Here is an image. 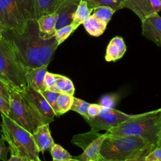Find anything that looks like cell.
Listing matches in <instances>:
<instances>
[{
    "instance_id": "d4e9b609",
    "label": "cell",
    "mask_w": 161,
    "mask_h": 161,
    "mask_svg": "<svg viewBox=\"0 0 161 161\" xmlns=\"http://www.w3.org/2000/svg\"><path fill=\"white\" fill-rule=\"evenodd\" d=\"M53 161H62L72 158L70 154L60 145L55 143L50 151Z\"/></svg>"
},
{
    "instance_id": "30bf717a",
    "label": "cell",
    "mask_w": 161,
    "mask_h": 161,
    "mask_svg": "<svg viewBox=\"0 0 161 161\" xmlns=\"http://www.w3.org/2000/svg\"><path fill=\"white\" fill-rule=\"evenodd\" d=\"M123 6L134 12L142 22L148 17L161 11V1L125 0Z\"/></svg>"
},
{
    "instance_id": "8d00e7d4",
    "label": "cell",
    "mask_w": 161,
    "mask_h": 161,
    "mask_svg": "<svg viewBox=\"0 0 161 161\" xmlns=\"http://www.w3.org/2000/svg\"><path fill=\"white\" fill-rule=\"evenodd\" d=\"M6 161H29L28 159L17 155H11V157Z\"/></svg>"
},
{
    "instance_id": "ee69618b",
    "label": "cell",
    "mask_w": 161,
    "mask_h": 161,
    "mask_svg": "<svg viewBox=\"0 0 161 161\" xmlns=\"http://www.w3.org/2000/svg\"><path fill=\"white\" fill-rule=\"evenodd\" d=\"M158 111H159V112H160V111H161V108H160V109H158Z\"/></svg>"
},
{
    "instance_id": "83f0119b",
    "label": "cell",
    "mask_w": 161,
    "mask_h": 161,
    "mask_svg": "<svg viewBox=\"0 0 161 161\" xmlns=\"http://www.w3.org/2000/svg\"><path fill=\"white\" fill-rule=\"evenodd\" d=\"M74 31L75 30L74 29L72 24L57 30L55 37L58 45L63 43Z\"/></svg>"
},
{
    "instance_id": "ba28073f",
    "label": "cell",
    "mask_w": 161,
    "mask_h": 161,
    "mask_svg": "<svg viewBox=\"0 0 161 161\" xmlns=\"http://www.w3.org/2000/svg\"><path fill=\"white\" fill-rule=\"evenodd\" d=\"M147 113L130 114L125 113L114 108L103 107L98 115L92 118H89L85 120L90 126L91 130L95 131L101 130L109 131L123 123L142 117Z\"/></svg>"
},
{
    "instance_id": "4316f807",
    "label": "cell",
    "mask_w": 161,
    "mask_h": 161,
    "mask_svg": "<svg viewBox=\"0 0 161 161\" xmlns=\"http://www.w3.org/2000/svg\"><path fill=\"white\" fill-rule=\"evenodd\" d=\"M90 103L82 100L80 99L74 97L73 103L72 104L70 110L74 111L83 116L85 119L87 116V109Z\"/></svg>"
},
{
    "instance_id": "2e32d148",
    "label": "cell",
    "mask_w": 161,
    "mask_h": 161,
    "mask_svg": "<svg viewBox=\"0 0 161 161\" xmlns=\"http://www.w3.org/2000/svg\"><path fill=\"white\" fill-rule=\"evenodd\" d=\"M106 136L107 135L106 133L104 134H101L89 145L81 154L73 158L77 159L79 161H87L89 160L99 161L101 158L100 155L101 148Z\"/></svg>"
},
{
    "instance_id": "b9f144b4",
    "label": "cell",
    "mask_w": 161,
    "mask_h": 161,
    "mask_svg": "<svg viewBox=\"0 0 161 161\" xmlns=\"http://www.w3.org/2000/svg\"><path fill=\"white\" fill-rule=\"evenodd\" d=\"M62 161H79V160H77V159H75L74 158H70V159H68V160H62Z\"/></svg>"
},
{
    "instance_id": "e0dca14e",
    "label": "cell",
    "mask_w": 161,
    "mask_h": 161,
    "mask_svg": "<svg viewBox=\"0 0 161 161\" xmlns=\"http://www.w3.org/2000/svg\"><path fill=\"white\" fill-rule=\"evenodd\" d=\"M126 50V47L123 38L121 36H115L110 40L107 46L105 60L107 62H114L120 59Z\"/></svg>"
},
{
    "instance_id": "9a60e30c",
    "label": "cell",
    "mask_w": 161,
    "mask_h": 161,
    "mask_svg": "<svg viewBox=\"0 0 161 161\" xmlns=\"http://www.w3.org/2000/svg\"><path fill=\"white\" fill-rule=\"evenodd\" d=\"M47 72V66L26 69L25 77L27 85L38 91L46 89L44 86V79Z\"/></svg>"
},
{
    "instance_id": "ab89813d",
    "label": "cell",
    "mask_w": 161,
    "mask_h": 161,
    "mask_svg": "<svg viewBox=\"0 0 161 161\" xmlns=\"http://www.w3.org/2000/svg\"><path fill=\"white\" fill-rule=\"evenodd\" d=\"M99 161H129V160H106L101 158Z\"/></svg>"
},
{
    "instance_id": "8992f818",
    "label": "cell",
    "mask_w": 161,
    "mask_h": 161,
    "mask_svg": "<svg viewBox=\"0 0 161 161\" xmlns=\"http://www.w3.org/2000/svg\"><path fill=\"white\" fill-rule=\"evenodd\" d=\"M31 19H37L35 0H0V23L4 31L19 29Z\"/></svg>"
},
{
    "instance_id": "3957f363",
    "label": "cell",
    "mask_w": 161,
    "mask_h": 161,
    "mask_svg": "<svg viewBox=\"0 0 161 161\" xmlns=\"http://www.w3.org/2000/svg\"><path fill=\"white\" fill-rule=\"evenodd\" d=\"M1 136L8 143L11 155H20L29 161L38 160L40 152L31 133L20 126L7 115L1 114Z\"/></svg>"
},
{
    "instance_id": "d590c367",
    "label": "cell",
    "mask_w": 161,
    "mask_h": 161,
    "mask_svg": "<svg viewBox=\"0 0 161 161\" xmlns=\"http://www.w3.org/2000/svg\"><path fill=\"white\" fill-rule=\"evenodd\" d=\"M9 111V103L0 96V113L8 115Z\"/></svg>"
},
{
    "instance_id": "1f68e13d",
    "label": "cell",
    "mask_w": 161,
    "mask_h": 161,
    "mask_svg": "<svg viewBox=\"0 0 161 161\" xmlns=\"http://www.w3.org/2000/svg\"><path fill=\"white\" fill-rule=\"evenodd\" d=\"M145 161H161V148L155 147L145 157Z\"/></svg>"
},
{
    "instance_id": "f546056e",
    "label": "cell",
    "mask_w": 161,
    "mask_h": 161,
    "mask_svg": "<svg viewBox=\"0 0 161 161\" xmlns=\"http://www.w3.org/2000/svg\"><path fill=\"white\" fill-rule=\"evenodd\" d=\"M117 100L115 95H104L99 101V105L104 108H114Z\"/></svg>"
},
{
    "instance_id": "5bb4252c",
    "label": "cell",
    "mask_w": 161,
    "mask_h": 161,
    "mask_svg": "<svg viewBox=\"0 0 161 161\" xmlns=\"http://www.w3.org/2000/svg\"><path fill=\"white\" fill-rule=\"evenodd\" d=\"M57 14L53 13L49 14L42 15L37 19L39 36L43 40H49L55 36Z\"/></svg>"
},
{
    "instance_id": "f35d334b",
    "label": "cell",
    "mask_w": 161,
    "mask_h": 161,
    "mask_svg": "<svg viewBox=\"0 0 161 161\" xmlns=\"http://www.w3.org/2000/svg\"><path fill=\"white\" fill-rule=\"evenodd\" d=\"M156 147H160L161 148V131L158 135V141L156 145Z\"/></svg>"
},
{
    "instance_id": "d6a6232c",
    "label": "cell",
    "mask_w": 161,
    "mask_h": 161,
    "mask_svg": "<svg viewBox=\"0 0 161 161\" xmlns=\"http://www.w3.org/2000/svg\"><path fill=\"white\" fill-rule=\"evenodd\" d=\"M6 141L3 136L0 138V160L6 161L8 160V153L9 151V147L6 146Z\"/></svg>"
},
{
    "instance_id": "7402d4cb",
    "label": "cell",
    "mask_w": 161,
    "mask_h": 161,
    "mask_svg": "<svg viewBox=\"0 0 161 161\" xmlns=\"http://www.w3.org/2000/svg\"><path fill=\"white\" fill-rule=\"evenodd\" d=\"M101 134L98 131H95L91 130L89 132L83 134H79L74 135L72 137V143L80 148L84 150L90 145L95 139L99 136Z\"/></svg>"
},
{
    "instance_id": "8fae6325",
    "label": "cell",
    "mask_w": 161,
    "mask_h": 161,
    "mask_svg": "<svg viewBox=\"0 0 161 161\" xmlns=\"http://www.w3.org/2000/svg\"><path fill=\"white\" fill-rule=\"evenodd\" d=\"M142 35L147 39L161 47V17L154 14L142 22Z\"/></svg>"
},
{
    "instance_id": "9c48e42d",
    "label": "cell",
    "mask_w": 161,
    "mask_h": 161,
    "mask_svg": "<svg viewBox=\"0 0 161 161\" xmlns=\"http://www.w3.org/2000/svg\"><path fill=\"white\" fill-rule=\"evenodd\" d=\"M18 92L46 119L50 122L54 120L56 114L40 91L27 86L23 91Z\"/></svg>"
},
{
    "instance_id": "7bdbcfd3",
    "label": "cell",
    "mask_w": 161,
    "mask_h": 161,
    "mask_svg": "<svg viewBox=\"0 0 161 161\" xmlns=\"http://www.w3.org/2000/svg\"><path fill=\"white\" fill-rule=\"evenodd\" d=\"M31 161H42V160H40V159H38V160H31Z\"/></svg>"
},
{
    "instance_id": "4fadbf2b",
    "label": "cell",
    "mask_w": 161,
    "mask_h": 161,
    "mask_svg": "<svg viewBox=\"0 0 161 161\" xmlns=\"http://www.w3.org/2000/svg\"><path fill=\"white\" fill-rule=\"evenodd\" d=\"M40 153L50 151L55 144L49 128V123L39 126L31 134Z\"/></svg>"
},
{
    "instance_id": "ffe728a7",
    "label": "cell",
    "mask_w": 161,
    "mask_h": 161,
    "mask_svg": "<svg viewBox=\"0 0 161 161\" xmlns=\"http://www.w3.org/2000/svg\"><path fill=\"white\" fill-rule=\"evenodd\" d=\"M92 11L93 9L88 7L86 0H80L75 12L72 23L74 29L75 30L80 25L83 24V23L91 15Z\"/></svg>"
},
{
    "instance_id": "44dd1931",
    "label": "cell",
    "mask_w": 161,
    "mask_h": 161,
    "mask_svg": "<svg viewBox=\"0 0 161 161\" xmlns=\"http://www.w3.org/2000/svg\"><path fill=\"white\" fill-rule=\"evenodd\" d=\"M50 91L74 96L75 88L73 82L70 79L58 74L57 81Z\"/></svg>"
},
{
    "instance_id": "60d3db41",
    "label": "cell",
    "mask_w": 161,
    "mask_h": 161,
    "mask_svg": "<svg viewBox=\"0 0 161 161\" xmlns=\"http://www.w3.org/2000/svg\"><path fill=\"white\" fill-rule=\"evenodd\" d=\"M3 31H4L3 27L2 26V25L0 23V38L3 37Z\"/></svg>"
},
{
    "instance_id": "52a82bcc",
    "label": "cell",
    "mask_w": 161,
    "mask_h": 161,
    "mask_svg": "<svg viewBox=\"0 0 161 161\" xmlns=\"http://www.w3.org/2000/svg\"><path fill=\"white\" fill-rule=\"evenodd\" d=\"M9 103L8 116L31 134L39 126L51 123L18 91L10 87Z\"/></svg>"
},
{
    "instance_id": "f1b7e54d",
    "label": "cell",
    "mask_w": 161,
    "mask_h": 161,
    "mask_svg": "<svg viewBox=\"0 0 161 161\" xmlns=\"http://www.w3.org/2000/svg\"><path fill=\"white\" fill-rule=\"evenodd\" d=\"M41 94L43 96V97L45 98L48 103L51 106L53 111H55L56 114V116H58V113H57V108L56 105V102L57 97L59 95L60 93L54 92L48 89H45L42 91H40Z\"/></svg>"
},
{
    "instance_id": "7c38bea8",
    "label": "cell",
    "mask_w": 161,
    "mask_h": 161,
    "mask_svg": "<svg viewBox=\"0 0 161 161\" xmlns=\"http://www.w3.org/2000/svg\"><path fill=\"white\" fill-rule=\"evenodd\" d=\"M79 1H80L77 0H65L61 4V6L55 12L58 16L56 25V30L72 24L74 14Z\"/></svg>"
},
{
    "instance_id": "836d02e7",
    "label": "cell",
    "mask_w": 161,
    "mask_h": 161,
    "mask_svg": "<svg viewBox=\"0 0 161 161\" xmlns=\"http://www.w3.org/2000/svg\"><path fill=\"white\" fill-rule=\"evenodd\" d=\"M103 106L99 105V104H91L89 106L88 109H87V116L86 119H87L89 118H92L94 116H96L98 115L102 109Z\"/></svg>"
},
{
    "instance_id": "cb8c5ba5",
    "label": "cell",
    "mask_w": 161,
    "mask_h": 161,
    "mask_svg": "<svg viewBox=\"0 0 161 161\" xmlns=\"http://www.w3.org/2000/svg\"><path fill=\"white\" fill-rule=\"evenodd\" d=\"M74 96L65 93H60L56 102L58 116L65 114L70 110L73 103Z\"/></svg>"
},
{
    "instance_id": "603a6c76",
    "label": "cell",
    "mask_w": 161,
    "mask_h": 161,
    "mask_svg": "<svg viewBox=\"0 0 161 161\" xmlns=\"http://www.w3.org/2000/svg\"><path fill=\"white\" fill-rule=\"evenodd\" d=\"M87 6L91 9L99 6H107L112 8L115 11L124 8L125 0H86Z\"/></svg>"
},
{
    "instance_id": "f6af8a7d",
    "label": "cell",
    "mask_w": 161,
    "mask_h": 161,
    "mask_svg": "<svg viewBox=\"0 0 161 161\" xmlns=\"http://www.w3.org/2000/svg\"><path fill=\"white\" fill-rule=\"evenodd\" d=\"M87 161H94V160H87Z\"/></svg>"
},
{
    "instance_id": "7a4b0ae2",
    "label": "cell",
    "mask_w": 161,
    "mask_h": 161,
    "mask_svg": "<svg viewBox=\"0 0 161 161\" xmlns=\"http://www.w3.org/2000/svg\"><path fill=\"white\" fill-rule=\"evenodd\" d=\"M106 135L100 150V155L104 159L133 160L147 155L156 147L140 136Z\"/></svg>"
},
{
    "instance_id": "e575fe53",
    "label": "cell",
    "mask_w": 161,
    "mask_h": 161,
    "mask_svg": "<svg viewBox=\"0 0 161 161\" xmlns=\"http://www.w3.org/2000/svg\"><path fill=\"white\" fill-rule=\"evenodd\" d=\"M0 96L4 99L9 101V87L3 81L0 79Z\"/></svg>"
},
{
    "instance_id": "7dc6e473",
    "label": "cell",
    "mask_w": 161,
    "mask_h": 161,
    "mask_svg": "<svg viewBox=\"0 0 161 161\" xmlns=\"http://www.w3.org/2000/svg\"><path fill=\"white\" fill-rule=\"evenodd\" d=\"M0 134H1V131H0Z\"/></svg>"
},
{
    "instance_id": "c3c4849f",
    "label": "cell",
    "mask_w": 161,
    "mask_h": 161,
    "mask_svg": "<svg viewBox=\"0 0 161 161\" xmlns=\"http://www.w3.org/2000/svg\"></svg>"
},
{
    "instance_id": "277c9868",
    "label": "cell",
    "mask_w": 161,
    "mask_h": 161,
    "mask_svg": "<svg viewBox=\"0 0 161 161\" xmlns=\"http://www.w3.org/2000/svg\"><path fill=\"white\" fill-rule=\"evenodd\" d=\"M23 66L14 48L6 38H0V79L9 87L22 91L28 86Z\"/></svg>"
},
{
    "instance_id": "bcb514c9",
    "label": "cell",
    "mask_w": 161,
    "mask_h": 161,
    "mask_svg": "<svg viewBox=\"0 0 161 161\" xmlns=\"http://www.w3.org/2000/svg\"><path fill=\"white\" fill-rule=\"evenodd\" d=\"M71 1H75V0H71ZM77 1H80V0H77Z\"/></svg>"
},
{
    "instance_id": "6da1fadb",
    "label": "cell",
    "mask_w": 161,
    "mask_h": 161,
    "mask_svg": "<svg viewBox=\"0 0 161 161\" xmlns=\"http://www.w3.org/2000/svg\"><path fill=\"white\" fill-rule=\"evenodd\" d=\"M3 36L11 43L26 69L48 66L58 46L55 36L49 40L39 36L36 19L28 21L19 29L4 31Z\"/></svg>"
},
{
    "instance_id": "484cf974",
    "label": "cell",
    "mask_w": 161,
    "mask_h": 161,
    "mask_svg": "<svg viewBox=\"0 0 161 161\" xmlns=\"http://www.w3.org/2000/svg\"><path fill=\"white\" fill-rule=\"evenodd\" d=\"M115 11L107 6H99L93 9V14L105 21L107 24L109 22Z\"/></svg>"
},
{
    "instance_id": "d6986e66",
    "label": "cell",
    "mask_w": 161,
    "mask_h": 161,
    "mask_svg": "<svg viewBox=\"0 0 161 161\" xmlns=\"http://www.w3.org/2000/svg\"><path fill=\"white\" fill-rule=\"evenodd\" d=\"M65 0H35L37 19L42 15L55 13Z\"/></svg>"
},
{
    "instance_id": "4dcf8cb0",
    "label": "cell",
    "mask_w": 161,
    "mask_h": 161,
    "mask_svg": "<svg viewBox=\"0 0 161 161\" xmlns=\"http://www.w3.org/2000/svg\"><path fill=\"white\" fill-rule=\"evenodd\" d=\"M58 76V74H53L48 72L46 73L44 79V86L46 89L50 90L52 88L57 81Z\"/></svg>"
},
{
    "instance_id": "681fc988",
    "label": "cell",
    "mask_w": 161,
    "mask_h": 161,
    "mask_svg": "<svg viewBox=\"0 0 161 161\" xmlns=\"http://www.w3.org/2000/svg\"><path fill=\"white\" fill-rule=\"evenodd\" d=\"M160 1H161V0H160Z\"/></svg>"
},
{
    "instance_id": "74e56055",
    "label": "cell",
    "mask_w": 161,
    "mask_h": 161,
    "mask_svg": "<svg viewBox=\"0 0 161 161\" xmlns=\"http://www.w3.org/2000/svg\"><path fill=\"white\" fill-rule=\"evenodd\" d=\"M145 157H146V155H145V156H142V157H138V158H135V159L129 160V161H145Z\"/></svg>"
},
{
    "instance_id": "ac0fdd59",
    "label": "cell",
    "mask_w": 161,
    "mask_h": 161,
    "mask_svg": "<svg viewBox=\"0 0 161 161\" xmlns=\"http://www.w3.org/2000/svg\"><path fill=\"white\" fill-rule=\"evenodd\" d=\"M107 23L94 14H91L84 23L83 25L86 31L91 36H99L105 31Z\"/></svg>"
},
{
    "instance_id": "5b68a950",
    "label": "cell",
    "mask_w": 161,
    "mask_h": 161,
    "mask_svg": "<svg viewBox=\"0 0 161 161\" xmlns=\"http://www.w3.org/2000/svg\"><path fill=\"white\" fill-rule=\"evenodd\" d=\"M161 131V111L158 109L148 112L142 117L126 121L106 131V133L116 136H140L156 146Z\"/></svg>"
}]
</instances>
